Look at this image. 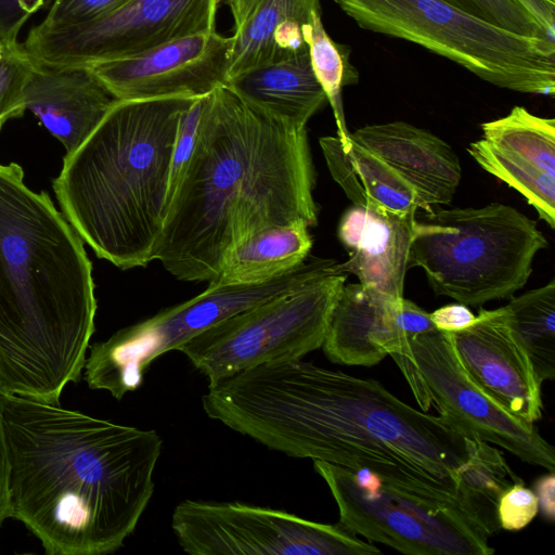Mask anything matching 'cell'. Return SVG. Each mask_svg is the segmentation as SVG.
<instances>
[{
    "mask_svg": "<svg viewBox=\"0 0 555 555\" xmlns=\"http://www.w3.org/2000/svg\"><path fill=\"white\" fill-rule=\"evenodd\" d=\"M415 217L382 215L354 205L348 208L337 234L349 259L337 263L338 273H352L365 286L403 297Z\"/></svg>",
    "mask_w": 555,
    "mask_h": 555,
    "instance_id": "d6986e66",
    "label": "cell"
},
{
    "mask_svg": "<svg viewBox=\"0 0 555 555\" xmlns=\"http://www.w3.org/2000/svg\"><path fill=\"white\" fill-rule=\"evenodd\" d=\"M433 330L429 313L413 301L350 283L334 307L322 349L333 363L373 366Z\"/></svg>",
    "mask_w": 555,
    "mask_h": 555,
    "instance_id": "9a60e30c",
    "label": "cell"
},
{
    "mask_svg": "<svg viewBox=\"0 0 555 555\" xmlns=\"http://www.w3.org/2000/svg\"><path fill=\"white\" fill-rule=\"evenodd\" d=\"M482 139L555 176V119L514 106L504 117L481 124Z\"/></svg>",
    "mask_w": 555,
    "mask_h": 555,
    "instance_id": "4316f807",
    "label": "cell"
},
{
    "mask_svg": "<svg viewBox=\"0 0 555 555\" xmlns=\"http://www.w3.org/2000/svg\"><path fill=\"white\" fill-rule=\"evenodd\" d=\"M7 392L0 388V525L10 517V464L3 425V409Z\"/></svg>",
    "mask_w": 555,
    "mask_h": 555,
    "instance_id": "d590c367",
    "label": "cell"
},
{
    "mask_svg": "<svg viewBox=\"0 0 555 555\" xmlns=\"http://www.w3.org/2000/svg\"><path fill=\"white\" fill-rule=\"evenodd\" d=\"M350 140L386 164L411 189L421 209L451 203L462 168L455 151L436 134L391 121L361 127Z\"/></svg>",
    "mask_w": 555,
    "mask_h": 555,
    "instance_id": "e0dca14e",
    "label": "cell"
},
{
    "mask_svg": "<svg viewBox=\"0 0 555 555\" xmlns=\"http://www.w3.org/2000/svg\"><path fill=\"white\" fill-rule=\"evenodd\" d=\"M231 42L212 30L87 68L118 101L198 98L227 82Z\"/></svg>",
    "mask_w": 555,
    "mask_h": 555,
    "instance_id": "5bb4252c",
    "label": "cell"
},
{
    "mask_svg": "<svg viewBox=\"0 0 555 555\" xmlns=\"http://www.w3.org/2000/svg\"><path fill=\"white\" fill-rule=\"evenodd\" d=\"M309 228L296 221L248 237L227 253L208 286L258 284L296 269L312 247Z\"/></svg>",
    "mask_w": 555,
    "mask_h": 555,
    "instance_id": "7402d4cb",
    "label": "cell"
},
{
    "mask_svg": "<svg viewBox=\"0 0 555 555\" xmlns=\"http://www.w3.org/2000/svg\"><path fill=\"white\" fill-rule=\"evenodd\" d=\"M348 274L336 273L228 317L181 351L208 386L238 372L301 359L322 347Z\"/></svg>",
    "mask_w": 555,
    "mask_h": 555,
    "instance_id": "9c48e42d",
    "label": "cell"
},
{
    "mask_svg": "<svg viewBox=\"0 0 555 555\" xmlns=\"http://www.w3.org/2000/svg\"><path fill=\"white\" fill-rule=\"evenodd\" d=\"M328 171L347 197L382 215L416 216L420 204L411 189L377 156L351 141L348 151L337 137H322Z\"/></svg>",
    "mask_w": 555,
    "mask_h": 555,
    "instance_id": "44dd1931",
    "label": "cell"
},
{
    "mask_svg": "<svg viewBox=\"0 0 555 555\" xmlns=\"http://www.w3.org/2000/svg\"><path fill=\"white\" fill-rule=\"evenodd\" d=\"M450 334L464 369L486 392L526 422L542 417V382L504 307L480 309L470 326Z\"/></svg>",
    "mask_w": 555,
    "mask_h": 555,
    "instance_id": "2e32d148",
    "label": "cell"
},
{
    "mask_svg": "<svg viewBox=\"0 0 555 555\" xmlns=\"http://www.w3.org/2000/svg\"><path fill=\"white\" fill-rule=\"evenodd\" d=\"M468 153L489 173L517 190L551 229L555 228V176L494 146L485 139L470 143Z\"/></svg>",
    "mask_w": 555,
    "mask_h": 555,
    "instance_id": "83f0119b",
    "label": "cell"
},
{
    "mask_svg": "<svg viewBox=\"0 0 555 555\" xmlns=\"http://www.w3.org/2000/svg\"><path fill=\"white\" fill-rule=\"evenodd\" d=\"M534 493L539 502V512H542L543 517L550 521H554L555 517V474H548L540 477L534 482Z\"/></svg>",
    "mask_w": 555,
    "mask_h": 555,
    "instance_id": "8d00e7d4",
    "label": "cell"
},
{
    "mask_svg": "<svg viewBox=\"0 0 555 555\" xmlns=\"http://www.w3.org/2000/svg\"><path fill=\"white\" fill-rule=\"evenodd\" d=\"M196 98L117 101L66 154L53 190L95 255L121 270L145 267L162 234L183 112Z\"/></svg>",
    "mask_w": 555,
    "mask_h": 555,
    "instance_id": "5b68a950",
    "label": "cell"
},
{
    "mask_svg": "<svg viewBox=\"0 0 555 555\" xmlns=\"http://www.w3.org/2000/svg\"><path fill=\"white\" fill-rule=\"evenodd\" d=\"M321 16V10L312 11L309 22L302 27L304 39L308 44L312 70L333 109L337 138L341 147L348 151L351 140L345 121L341 90L358 83L359 73L350 63V48L328 36Z\"/></svg>",
    "mask_w": 555,
    "mask_h": 555,
    "instance_id": "484cf974",
    "label": "cell"
},
{
    "mask_svg": "<svg viewBox=\"0 0 555 555\" xmlns=\"http://www.w3.org/2000/svg\"><path fill=\"white\" fill-rule=\"evenodd\" d=\"M171 528L192 555H375L382 551L340 522L322 524L241 502L185 500Z\"/></svg>",
    "mask_w": 555,
    "mask_h": 555,
    "instance_id": "7c38bea8",
    "label": "cell"
},
{
    "mask_svg": "<svg viewBox=\"0 0 555 555\" xmlns=\"http://www.w3.org/2000/svg\"><path fill=\"white\" fill-rule=\"evenodd\" d=\"M522 481L511 468L504 454L491 443L472 439L468 461L459 482V500L468 515L491 538L500 531L498 503L502 493Z\"/></svg>",
    "mask_w": 555,
    "mask_h": 555,
    "instance_id": "cb8c5ba5",
    "label": "cell"
},
{
    "mask_svg": "<svg viewBox=\"0 0 555 555\" xmlns=\"http://www.w3.org/2000/svg\"><path fill=\"white\" fill-rule=\"evenodd\" d=\"M344 527L409 555H491L488 533L461 507L428 504L385 486L373 474L313 461Z\"/></svg>",
    "mask_w": 555,
    "mask_h": 555,
    "instance_id": "30bf717a",
    "label": "cell"
},
{
    "mask_svg": "<svg viewBox=\"0 0 555 555\" xmlns=\"http://www.w3.org/2000/svg\"><path fill=\"white\" fill-rule=\"evenodd\" d=\"M3 425L10 517L50 555L119 550L153 496L160 436L9 393Z\"/></svg>",
    "mask_w": 555,
    "mask_h": 555,
    "instance_id": "3957f363",
    "label": "cell"
},
{
    "mask_svg": "<svg viewBox=\"0 0 555 555\" xmlns=\"http://www.w3.org/2000/svg\"><path fill=\"white\" fill-rule=\"evenodd\" d=\"M426 212L415 217L408 269L422 268L437 295L466 306L512 297L548 245L537 223L508 205Z\"/></svg>",
    "mask_w": 555,
    "mask_h": 555,
    "instance_id": "8992f818",
    "label": "cell"
},
{
    "mask_svg": "<svg viewBox=\"0 0 555 555\" xmlns=\"http://www.w3.org/2000/svg\"><path fill=\"white\" fill-rule=\"evenodd\" d=\"M204 103L205 95L196 98L181 116L170 167L168 203L192 156L198 135Z\"/></svg>",
    "mask_w": 555,
    "mask_h": 555,
    "instance_id": "1f68e13d",
    "label": "cell"
},
{
    "mask_svg": "<svg viewBox=\"0 0 555 555\" xmlns=\"http://www.w3.org/2000/svg\"><path fill=\"white\" fill-rule=\"evenodd\" d=\"M459 9L515 34L550 40L542 26L516 0H447Z\"/></svg>",
    "mask_w": 555,
    "mask_h": 555,
    "instance_id": "f546056e",
    "label": "cell"
},
{
    "mask_svg": "<svg viewBox=\"0 0 555 555\" xmlns=\"http://www.w3.org/2000/svg\"><path fill=\"white\" fill-rule=\"evenodd\" d=\"M118 100L87 67H50L34 62L24 103L65 147L75 152Z\"/></svg>",
    "mask_w": 555,
    "mask_h": 555,
    "instance_id": "ac0fdd59",
    "label": "cell"
},
{
    "mask_svg": "<svg viewBox=\"0 0 555 555\" xmlns=\"http://www.w3.org/2000/svg\"><path fill=\"white\" fill-rule=\"evenodd\" d=\"M33 66L22 43L0 46V130L8 120L24 115V90Z\"/></svg>",
    "mask_w": 555,
    "mask_h": 555,
    "instance_id": "f1b7e54d",
    "label": "cell"
},
{
    "mask_svg": "<svg viewBox=\"0 0 555 555\" xmlns=\"http://www.w3.org/2000/svg\"><path fill=\"white\" fill-rule=\"evenodd\" d=\"M543 383L555 377V281L503 306Z\"/></svg>",
    "mask_w": 555,
    "mask_h": 555,
    "instance_id": "d4e9b609",
    "label": "cell"
},
{
    "mask_svg": "<svg viewBox=\"0 0 555 555\" xmlns=\"http://www.w3.org/2000/svg\"><path fill=\"white\" fill-rule=\"evenodd\" d=\"M202 404L209 418L271 450L365 470L428 504L464 509L459 482L472 439L376 379L281 361L208 386Z\"/></svg>",
    "mask_w": 555,
    "mask_h": 555,
    "instance_id": "6da1fadb",
    "label": "cell"
},
{
    "mask_svg": "<svg viewBox=\"0 0 555 555\" xmlns=\"http://www.w3.org/2000/svg\"><path fill=\"white\" fill-rule=\"evenodd\" d=\"M130 0H54L42 28L59 29L93 21L113 12Z\"/></svg>",
    "mask_w": 555,
    "mask_h": 555,
    "instance_id": "4dcf8cb0",
    "label": "cell"
},
{
    "mask_svg": "<svg viewBox=\"0 0 555 555\" xmlns=\"http://www.w3.org/2000/svg\"><path fill=\"white\" fill-rule=\"evenodd\" d=\"M496 512L501 529L519 531L538 515V498L522 481L515 482L500 496Z\"/></svg>",
    "mask_w": 555,
    "mask_h": 555,
    "instance_id": "d6a6232c",
    "label": "cell"
},
{
    "mask_svg": "<svg viewBox=\"0 0 555 555\" xmlns=\"http://www.w3.org/2000/svg\"><path fill=\"white\" fill-rule=\"evenodd\" d=\"M361 28L416 43L507 90L553 96L555 43L476 17L447 0H334Z\"/></svg>",
    "mask_w": 555,
    "mask_h": 555,
    "instance_id": "52a82bcc",
    "label": "cell"
},
{
    "mask_svg": "<svg viewBox=\"0 0 555 555\" xmlns=\"http://www.w3.org/2000/svg\"><path fill=\"white\" fill-rule=\"evenodd\" d=\"M225 83L246 101L296 128H306L327 102L312 70L309 49L251 68Z\"/></svg>",
    "mask_w": 555,
    "mask_h": 555,
    "instance_id": "ffe728a7",
    "label": "cell"
},
{
    "mask_svg": "<svg viewBox=\"0 0 555 555\" xmlns=\"http://www.w3.org/2000/svg\"><path fill=\"white\" fill-rule=\"evenodd\" d=\"M54 0H0V46L17 44L18 35L28 18Z\"/></svg>",
    "mask_w": 555,
    "mask_h": 555,
    "instance_id": "836d02e7",
    "label": "cell"
},
{
    "mask_svg": "<svg viewBox=\"0 0 555 555\" xmlns=\"http://www.w3.org/2000/svg\"><path fill=\"white\" fill-rule=\"evenodd\" d=\"M83 241L46 192L0 163V388L60 404L81 378L96 299Z\"/></svg>",
    "mask_w": 555,
    "mask_h": 555,
    "instance_id": "277c9868",
    "label": "cell"
},
{
    "mask_svg": "<svg viewBox=\"0 0 555 555\" xmlns=\"http://www.w3.org/2000/svg\"><path fill=\"white\" fill-rule=\"evenodd\" d=\"M337 261L306 259L296 269L258 284L208 286L202 294L118 330L90 346L85 379L91 389L120 400L139 389L151 363L219 321L274 297L301 289L336 271Z\"/></svg>",
    "mask_w": 555,
    "mask_h": 555,
    "instance_id": "ba28073f",
    "label": "cell"
},
{
    "mask_svg": "<svg viewBox=\"0 0 555 555\" xmlns=\"http://www.w3.org/2000/svg\"><path fill=\"white\" fill-rule=\"evenodd\" d=\"M320 0H259L249 18L231 42L227 81L251 68L273 63L282 30L309 22Z\"/></svg>",
    "mask_w": 555,
    "mask_h": 555,
    "instance_id": "603a6c76",
    "label": "cell"
},
{
    "mask_svg": "<svg viewBox=\"0 0 555 555\" xmlns=\"http://www.w3.org/2000/svg\"><path fill=\"white\" fill-rule=\"evenodd\" d=\"M429 317L437 330L449 333L463 331L476 320L468 306L461 302L442 306L429 313Z\"/></svg>",
    "mask_w": 555,
    "mask_h": 555,
    "instance_id": "e575fe53",
    "label": "cell"
},
{
    "mask_svg": "<svg viewBox=\"0 0 555 555\" xmlns=\"http://www.w3.org/2000/svg\"><path fill=\"white\" fill-rule=\"evenodd\" d=\"M389 356L422 411L434 406L467 438L496 444L528 464L554 472V447L534 423L508 412L470 377L449 332L414 335L398 353Z\"/></svg>",
    "mask_w": 555,
    "mask_h": 555,
    "instance_id": "8fae6325",
    "label": "cell"
},
{
    "mask_svg": "<svg viewBox=\"0 0 555 555\" xmlns=\"http://www.w3.org/2000/svg\"><path fill=\"white\" fill-rule=\"evenodd\" d=\"M258 2L259 0H227L234 21L233 34L241 30Z\"/></svg>",
    "mask_w": 555,
    "mask_h": 555,
    "instance_id": "74e56055",
    "label": "cell"
},
{
    "mask_svg": "<svg viewBox=\"0 0 555 555\" xmlns=\"http://www.w3.org/2000/svg\"><path fill=\"white\" fill-rule=\"evenodd\" d=\"M306 128L228 83L205 95L196 143L153 254L175 278L210 282L236 245L270 228L318 223Z\"/></svg>",
    "mask_w": 555,
    "mask_h": 555,
    "instance_id": "7a4b0ae2",
    "label": "cell"
},
{
    "mask_svg": "<svg viewBox=\"0 0 555 555\" xmlns=\"http://www.w3.org/2000/svg\"><path fill=\"white\" fill-rule=\"evenodd\" d=\"M219 0H130L70 27H33L23 47L50 67H87L142 53L176 39L215 30Z\"/></svg>",
    "mask_w": 555,
    "mask_h": 555,
    "instance_id": "4fadbf2b",
    "label": "cell"
}]
</instances>
